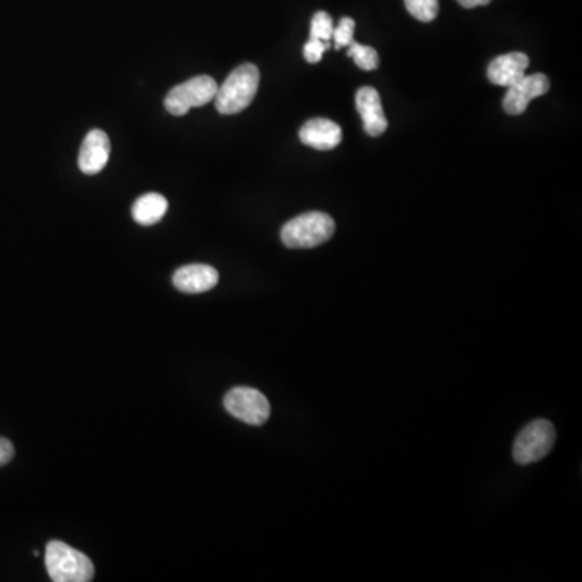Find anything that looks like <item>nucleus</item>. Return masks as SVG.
<instances>
[{
	"mask_svg": "<svg viewBox=\"0 0 582 582\" xmlns=\"http://www.w3.org/2000/svg\"><path fill=\"white\" fill-rule=\"evenodd\" d=\"M259 81L261 73L256 65L243 64L235 68L214 97L220 114L233 115L245 110L258 93Z\"/></svg>",
	"mask_w": 582,
	"mask_h": 582,
	"instance_id": "nucleus-1",
	"label": "nucleus"
},
{
	"mask_svg": "<svg viewBox=\"0 0 582 582\" xmlns=\"http://www.w3.org/2000/svg\"><path fill=\"white\" fill-rule=\"evenodd\" d=\"M335 222L324 212H306L283 225L280 238L291 249H309L324 245L334 237Z\"/></svg>",
	"mask_w": 582,
	"mask_h": 582,
	"instance_id": "nucleus-2",
	"label": "nucleus"
},
{
	"mask_svg": "<svg viewBox=\"0 0 582 582\" xmlns=\"http://www.w3.org/2000/svg\"><path fill=\"white\" fill-rule=\"evenodd\" d=\"M44 560L47 573L54 582H88L94 578L93 561L60 540H51L47 544Z\"/></svg>",
	"mask_w": 582,
	"mask_h": 582,
	"instance_id": "nucleus-3",
	"label": "nucleus"
},
{
	"mask_svg": "<svg viewBox=\"0 0 582 582\" xmlns=\"http://www.w3.org/2000/svg\"><path fill=\"white\" fill-rule=\"evenodd\" d=\"M557 442V431L547 419H537L519 432L513 447V458L518 464H531L544 460Z\"/></svg>",
	"mask_w": 582,
	"mask_h": 582,
	"instance_id": "nucleus-4",
	"label": "nucleus"
},
{
	"mask_svg": "<svg viewBox=\"0 0 582 582\" xmlns=\"http://www.w3.org/2000/svg\"><path fill=\"white\" fill-rule=\"evenodd\" d=\"M217 89L219 86L211 76H194L182 85L170 89L165 97V109L169 110L170 114L180 117L193 107H203L214 101Z\"/></svg>",
	"mask_w": 582,
	"mask_h": 582,
	"instance_id": "nucleus-5",
	"label": "nucleus"
},
{
	"mask_svg": "<svg viewBox=\"0 0 582 582\" xmlns=\"http://www.w3.org/2000/svg\"><path fill=\"white\" fill-rule=\"evenodd\" d=\"M225 410L238 421L249 426H262L270 418V405L266 395L251 387H235L225 395Z\"/></svg>",
	"mask_w": 582,
	"mask_h": 582,
	"instance_id": "nucleus-6",
	"label": "nucleus"
},
{
	"mask_svg": "<svg viewBox=\"0 0 582 582\" xmlns=\"http://www.w3.org/2000/svg\"><path fill=\"white\" fill-rule=\"evenodd\" d=\"M550 89V80L542 73L524 75L515 85L508 86V93L503 97V109L510 115H521L528 109L529 102L544 96Z\"/></svg>",
	"mask_w": 582,
	"mask_h": 582,
	"instance_id": "nucleus-7",
	"label": "nucleus"
},
{
	"mask_svg": "<svg viewBox=\"0 0 582 582\" xmlns=\"http://www.w3.org/2000/svg\"><path fill=\"white\" fill-rule=\"evenodd\" d=\"M110 156V140L102 130H91L81 144L78 167L86 175H96L106 167Z\"/></svg>",
	"mask_w": 582,
	"mask_h": 582,
	"instance_id": "nucleus-8",
	"label": "nucleus"
},
{
	"mask_svg": "<svg viewBox=\"0 0 582 582\" xmlns=\"http://www.w3.org/2000/svg\"><path fill=\"white\" fill-rule=\"evenodd\" d=\"M356 109L363 119L364 131L369 136H380L387 130L388 122L379 93L371 86H364L356 93Z\"/></svg>",
	"mask_w": 582,
	"mask_h": 582,
	"instance_id": "nucleus-9",
	"label": "nucleus"
},
{
	"mask_svg": "<svg viewBox=\"0 0 582 582\" xmlns=\"http://www.w3.org/2000/svg\"><path fill=\"white\" fill-rule=\"evenodd\" d=\"M219 283V272L212 266L206 264H191V266L180 267L173 274V285L183 293H206L212 290Z\"/></svg>",
	"mask_w": 582,
	"mask_h": 582,
	"instance_id": "nucleus-10",
	"label": "nucleus"
},
{
	"mask_svg": "<svg viewBox=\"0 0 582 582\" xmlns=\"http://www.w3.org/2000/svg\"><path fill=\"white\" fill-rule=\"evenodd\" d=\"M342 128L332 120L313 119L304 123L300 130L301 143L317 151H330L342 143Z\"/></svg>",
	"mask_w": 582,
	"mask_h": 582,
	"instance_id": "nucleus-11",
	"label": "nucleus"
},
{
	"mask_svg": "<svg viewBox=\"0 0 582 582\" xmlns=\"http://www.w3.org/2000/svg\"><path fill=\"white\" fill-rule=\"evenodd\" d=\"M528 67V55L523 54V52H510V54L500 55L490 62L487 76H489L490 83L508 88L526 75Z\"/></svg>",
	"mask_w": 582,
	"mask_h": 582,
	"instance_id": "nucleus-12",
	"label": "nucleus"
},
{
	"mask_svg": "<svg viewBox=\"0 0 582 582\" xmlns=\"http://www.w3.org/2000/svg\"><path fill=\"white\" fill-rule=\"evenodd\" d=\"M167 209H169V203L162 194L148 193L136 199L131 214H133L136 224L148 227V225L157 224L159 220H162Z\"/></svg>",
	"mask_w": 582,
	"mask_h": 582,
	"instance_id": "nucleus-13",
	"label": "nucleus"
},
{
	"mask_svg": "<svg viewBox=\"0 0 582 582\" xmlns=\"http://www.w3.org/2000/svg\"><path fill=\"white\" fill-rule=\"evenodd\" d=\"M348 47H350L348 49V55H350L351 59L355 60V64L361 70H366V72L376 70L377 65H379V54H377L374 47L361 46V44L355 43V41Z\"/></svg>",
	"mask_w": 582,
	"mask_h": 582,
	"instance_id": "nucleus-14",
	"label": "nucleus"
},
{
	"mask_svg": "<svg viewBox=\"0 0 582 582\" xmlns=\"http://www.w3.org/2000/svg\"><path fill=\"white\" fill-rule=\"evenodd\" d=\"M405 5L406 10L422 23L432 22L439 13V0H405Z\"/></svg>",
	"mask_w": 582,
	"mask_h": 582,
	"instance_id": "nucleus-15",
	"label": "nucleus"
},
{
	"mask_svg": "<svg viewBox=\"0 0 582 582\" xmlns=\"http://www.w3.org/2000/svg\"><path fill=\"white\" fill-rule=\"evenodd\" d=\"M332 34H334L332 17L327 12H317L313 17V22H311L309 38H316L319 41H324V43H330Z\"/></svg>",
	"mask_w": 582,
	"mask_h": 582,
	"instance_id": "nucleus-16",
	"label": "nucleus"
},
{
	"mask_svg": "<svg viewBox=\"0 0 582 582\" xmlns=\"http://www.w3.org/2000/svg\"><path fill=\"white\" fill-rule=\"evenodd\" d=\"M355 20L350 17H343L338 23L337 28H334V34H332V39H334L335 49H342V47L350 46L353 43V33H355Z\"/></svg>",
	"mask_w": 582,
	"mask_h": 582,
	"instance_id": "nucleus-17",
	"label": "nucleus"
},
{
	"mask_svg": "<svg viewBox=\"0 0 582 582\" xmlns=\"http://www.w3.org/2000/svg\"><path fill=\"white\" fill-rule=\"evenodd\" d=\"M330 43H324V41H319L316 38H309L308 43L304 44L303 54L304 59L309 64H317L321 62L322 55L329 49Z\"/></svg>",
	"mask_w": 582,
	"mask_h": 582,
	"instance_id": "nucleus-18",
	"label": "nucleus"
},
{
	"mask_svg": "<svg viewBox=\"0 0 582 582\" xmlns=\"http://www.w3.org/2000/svg\"><path fill=\"white\" fill-rule=\"evenodd\" d=\"M13 456H15V448H13L12 442L0 437V466L9 464L13 460Z\"/></svg>",
	"mask_w": 582,
	"mask_h": 582,
	"instance_id": "nucleus-19",
	"label": "nucleus"
},
{
	"mask_svg": "<svg viewBox=\"0 0 582 582\" xmlns=\"http://www.w3.org/2000/svg\"><path fill=\"white\" fill-rule=\"evenodd\" d=\"M492 0H458V4L463 5L464 9H474V7H481V5L490 4Z\"/></svg>",
	"mask_w": 582,
	"mask_h": 582,
	"instance_id": "nucleus-20",
	"label": "nucleus"
}]
</instances>
